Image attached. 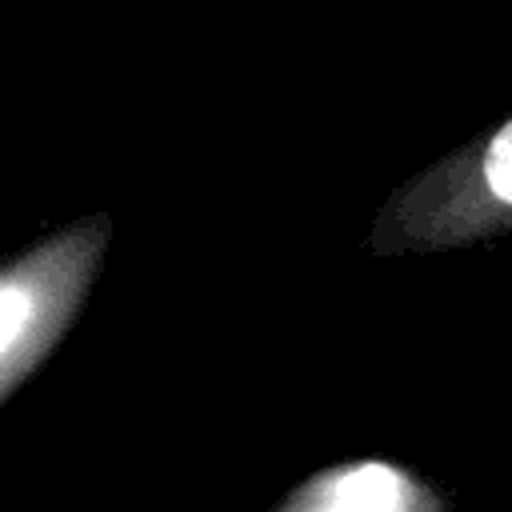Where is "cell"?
<instances>
[{"label":"cell","mask_w":512,"mask_h":512,"mask_svg":"<svg viewBox=\"0 0 512 512\" xmlns=\"http://www.w3.org/2000/svg\"><path fill=\"white\" fill-rule=\"evenodd\" d=\"M112 216H80L0 256V404H8L80 320L104 256Z\"/></svg>","instance_id":"6da1fadb"},{"label":"cell","mask_w":512,"mask_h":512,"mask_svg":"<svg viewBox=\"0 0 512 512\" xmlns=\"http://www.w3.org/2000/svg\"><path fill=\"white\" fill-rule=\"evenodd\" d=\"M512 232V116L404 180L372 216L376 256H432Z\"/></svg>","instance_id":"7a4b0ae2"},{"label":"cell","mask_w":512,"mask_h":512,"mask_svg":"<svg viewBox=\"0 0 512 512\" xmlns=\"http://www.w3.org/2000/svg\"><path fill=\"white\" fill-rule=\"evenodd\" d=\"M276 512H444V500L392 460H348L308 476Z\"/></svg>","instance_id":"3957f363"}]
</instances>
